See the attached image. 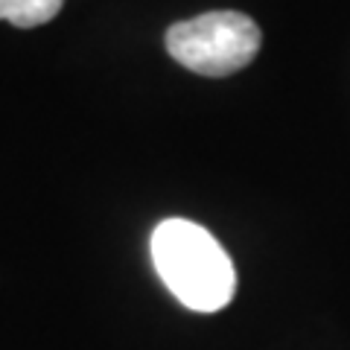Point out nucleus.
<instances>
[{
  "instance_id": "7ed1b4c3",
  "label": "nucleus",
  "mask_w": 350,
  "mask_h": 350,
  "mask_svg": "<svg viewBox=\"0 0 350 350\" xmlns=\"http://www.w3.org/2000/svg\"><path fill=\"white\" fill-rule=\"evenodd\" d=\"M64 0H0V21L15 27H41L59 15Z\"/></svg>"
},
{
  "instance_id": "f257e3e1",
  "label": "nucleus",
  "mask_w": 350,
  "mask_h": 350,
  "mask_svg": "<svg viewBox=\"0 0 350 350\" xmlns=\"http://www.w3.org/2000/svg\"><path fill=\"white\" fill-rule=\"evenodd\" d=\"M152 262L167 289L193 312H219L237 295V269L207 228L163 219L152 231Z\"/></svg>"
},
{
  "instance_id": "f03ea898",
  "label": "nucleus",
  "mask_w": 350,
  "mask_h": 350,
  "mask_svg": "<svg viewBox=\"0 0 350 350\" xmlns=\"http://www.w3.org/2000/svg\"><path fill=\"white\" fill-rule=\"evenodd\" d=\"M167 50L199 76H231L260 53V27L243 12H204L172 24Z\"/></svg>"
}]
</instances>
